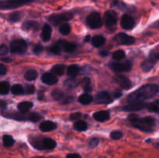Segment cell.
<instances>
[{
	"label": "cell",
	"mask_w": 159,
	"mask_h": 158,
	"mask_svg": "<svg viewBox=\"0 0 159 158\" xmlns=\"http://www.w3.org/2000/svg\"><path fill=\"white\" fill-rule=\"evenodd\" d=\"M104 18H105V24L107 29L111 30L114 29L117 23V15L116 12L113 10L107 11L105 12Z\"/></svg>",
	"instance_id": "8"
},
{
	"label": "cell",
	"mask_w": 159,
	"mask_h": 158,
	"mask_svg": "<svg viewBox=\"0 0 159 158\" xmlns=\"http://www.w3.org/2000/svg\"><path fill=\"white\" fill-rule=\"evenodd\" d=\"M158 86L156 85H145L130 93L127 97V102L129 103L144 102L146 99L152 98L158 93Z\"/></svg>",
	"instance_id": "1"
},
{
	"label": "cell",
	"mask_w": 159,
	"mask_h": 158,
	"mask_svg": "<svg viewBox=\"0 0 159 158\" xmlns=\"http://www.w3.org/2000/svg\"><path fill=\"white\" fill-rule=\"evenodd\" d=\"M43 97H44V95H43V91H39V93H38V99H39V100H41V99H43Z\"/></svg>",
	"instance_id": "53"
},
{
	"label": "cell",
	"mask_w": 159,
	"mask_h": 158,
	"mask_svg": "<svg viewBox=\"0 0 159 158\" xmlns=\"http://www.w3.org/2000/svg\"><path fill=\"white\" fill-rule=\"evenodd\" d=\"M110 112L108 111L96 112L93 114V118L98 122H103L110 119Z\"/></svg>",
	"instance_id": "19"
},
{
	"label": "cell",
	"mask_w": 159,
	"mask_h": 158,
	"mask_svg": "<svg viewBox=\"0 0 159 158\" xmlns=\"http://www.w3.org/2000/svg\"><path fill=\"white\" fill-rule=\"evenodd\" d=\"M32 158H53V157H45V156H35V157Z\"/></svg>",
	"instance_id": "57"
},
{
	"label": "cell",
	"mask_w": 159,
	"mask_h": 158,
	"mask_svg": "<svg viewBox=\"0 0 159 158\" xmlns=\"http://www.w3.org/2000/svg\"><path fill=\"white\" fill-rule=\"evenodd\" d=\"M90 40H91V37H90L89 35H88V36H86V37L85 38L84 41H85V43H88V42H89Z\"/></svg>",
	"instance_id": "54"
},
{
	"label": "cell",
	"mask_w": 159,
	"mask_h": 158,
	"mask_svg": "<svg viewBox=\"0 0 159 158\" xmlns=\"http://www.w3.org/2000/svg\"><path fill=\"white\" fill-rule=\"evenodd\" d=\"M7 73V68L5 65L0 64V75H4Z\"/></svg>",
	"instance_id": "49"
},
{
	"label": "cell",
	"mask_w": 159,
	"mask_h": 158,
	"mask_svg": "<svg viewBox=\"0 0 159 158\" xmlns=\"http://www.w3.org/2000/svg\"><path fill=\"white\" fill-rule=\"evenodd\" d=\"M8 51H9V49H8L6 45H0V55H6V54H7Z\"/></svg>",
	"instance_id": "46"
},
{
	"label": "cell",
	"mask_w": 159,
	"mask_h": 158,
	"mask_svg": "<svg viewBox=\"0 0 159 158\" xmlns=\"http://www.w3.org/2000/svg\"><path fill=\"white\" fill-rule=\"evenodd\" d=\"M135 25L134 20L128 14H124L120 20V26L124 29H133Z\"/></svg>",
	"instance_id": "12"
},
{
	"label": "cell",
	"mask_w": 159,
	"mask_h": 158,
	"mask_svg": "<svg viewBox=\"0 0 159 158\" xmlns=\"http://www.w3.org/2000/svg\"><path fill=\"white\" fill-rule=\"evenodd\" d=\"M20 19H21V13L20 12H13L9 15V20L13 23L15 22L20 21Z\"/></svg>",
	"instance_id": "39"
},
{
	"label": "cell",
	"mask_w": 159,
	"mask_h": 158,
	"mask_svg": "<svg viewBox=\"0 0 159 158\" xmlns=\"http://www.w3.org/2000/svg\"><path fill=\"white\" fill-rule=\"evenodd\" d=\"M99 144V139L98 138H93L89 143V147L90 148H95Z\"/></svg>",
	"instance_id": "45"
},
{
	"label": "cell",
	"mask_w": 159,
	"mask_h": 158,
	"mask_svg": "<svg viewBox=\"0 0 159 158\" xmlns=\"http://www.w3.org/2000/svg\"><path fill=\"white\" fill-rule=\"evenodd\" d=\"M121 95H122V94H121V93H116V94H114L115 98H119L120 96H121Z\"/></svg>",
	"instance_id": "55"
},
{
	"label": "cell",
	"mask_w": 159,
	"mask_h": 158,
	"mask_svg": "<svg viewBox=\"0 0 159 158\" xmlns=\"http://www.w3.org/2000/svg\"><path fill=\"white\" fill-rule=\"evenodd\" d=\"M65 71V66L63 64H56L54 66H53V68H51V71L53 74L57 76H61L63 75Z\"/></svg>",
	"instance_id": "25"
},
{
	"label": "cell",
	"mask_w": 159,
	"mask_h": 158,
	"mask_svg": "<svg viewBox=\"0 0 159 158\" xmlns=\"http://www.w3.org/2000/svg\"><path fill=\"white\" fill-rule=\"evenodd\" d=\"M114 78L115 81L119 84L120 86L122 88H124V89H130V88H131V81H130V79H129L128 77H126V76L120 74H118L115 76Z\"/></svg>",
	"instance_id": "13"
},
{
	"label": "cell",
	"mask_w": 159,
	"mask_h": 158,
	"mask_svg": "<svg viewBox=\"0 0 159 158\" xmlns=\"http://www.w3.org/2000/svg\"><path fill=\"white\" fill-rule=\"evenodd\" d=\"M35 92V87L34 85H26L24 88V93L26 94H34Z\"/></svg>",
	"instance_id": "43"
},
{
	"label": "cell",
	"mask_w": 159,
	"mask_h": 158,
	"mask_svg": "<svg viewBox=\"0 0 159 158\" xmlns=\"http://www.w3.org/2000/svg\"><path fill=\"white\" fill-rule=\"evenodd\" d=\"M33 107V102H23L18 105V109L20 112H27Z\"/></svg>",
	"instance_id": "27"
},
{
	"label": "cell",
	"mask_w": 159,
	"mask_h": 158,
	"mask_svg": "<svg viewBox=\"0 0 159 158\" xmlns=\"http://www.w3.org/2000/svg\"><path fill=\"white\" fill-rule=\"evenodd\" d=\"M41 81L43 83L48 85H54L58 81L56 75L53 74L52 73H44L41 77Z\"/></svg>",
	"instance_id": "16"
},
{
	"label": "cell",
	"mask_w": 159,
	"mask_h": 158,
	"mask_svg": "<svg viewBox=\"0 0 159 158\" xmlns=\"http://www.w3.org/2000/svg\"><path fill=\"white\" fill-rule=\"evenodd\" d=\"M34 1V0H0V9H14Z\"/></svg>",
	"instance_id": "4"
},
{
	"label": "cell",
	"mask_w": 159,
	"mask_h": 158,
	"mask_svg": "<svg viewBox=\"0 0 159 158\" xmlns=\"http://www.w3.org/2000/svg\"><path fill=\"white\" fill-rule=\"evenodd\" d=\"M106 43V39L105 37H103L102 36L98 35L95 36L92 38V44L93 45V46L95 47H101V46H103Z\"/></svg>",
	"instance_id": "23"
},
{
	"label": "cell",
	"mask_w": 159,
	"mask_h": 158,
	"mask_svg": "<svg viewBox=\"0 0 159 158\" xmlns=\"http://www.w3.org/2000/svg\"><path fill=\"white\" fill-rule=\"evenodd\" d=\"M93 101V97L91 94H88V93H85V94H82L80 97L79 98V102L82 105H89Z\"/></svg>",
	"instance_id": "28"
},
{
	"label": "cell",
	"mask_w": 159,
	"mask_h": 158,
	"mask_svg": "<svg viewBox=\"0 0 159 158\" xmlns=\"http://www.w3.org/2000/svg\"><path fill=\"white\" fill-rule=\"evenodd\" d=\"M10 90V85L7 81H0V94H6Z\"/></svg>",
	"instance_id": "34"
},
{
	"label": "cell",
	"mask_w": 159,
	"mask_h": 158,
	"mask_svg": "<svg viewBox=\"0 0 159 158\" xmlns=\"http://www.w3.org/2000/svg\"><path fill=\"white\" fill-rule=\"evenodd\" d=\"M80 71H81V69L78 65L72 64V65H70L69 67H68V69H67V74H68V75L70 76L71 77H75L76 76L79 74Z\"/></svg>",
	"instance_id": "24"
},
{
	"label": "cell",
	"mask_w": 159,
	"mask_h": 158,
	"mask_svg": "<svg viewBox=\"0 0 159 158\" xmlns=\"http://www.w3.org/2000/svg\"><path fill=\"white\" fill-rule=\"evenodd\" d=\"M81 85H82V86L83 87V88L86 92H89V91H92V88L90 87V79L88 78V77L84 78L81 81Z\"/></svg>",
	"instance_id": "37"
},
{
	"label": "cell",
	"mask_w": 159,
	"mask_h": 158,
	"mask_svg": "<svg viewBox=\"0 0 159 158\" xmlns=\"http://www.w3.org/2000/svg\"><path fill=\"white\" fill-rule=\"evenodd\" d=\"M110 136L113 139H120L123 136V133L120 131H118V130H115L113 131L110 133Z\"/></svg>",
	"instance_id": "42"
},
{
	"label": "cell",
	"mask_w": 159,
	"mask_h": 158,
	"mask_svg": "<svg viewBox=\"0 0 159 158\" xmlns=\"http://www.w3.org/2000/svg\"><path fill=\"white\" fill-rule=\"evenodd\" d=\"M38 77L37 71L35 70H29L24 74V77L26 81H34Z\"/></svg>",
	"instance_id": "30"
},
{
	"label": "cell",
	"mask_w": 159,
	"mask_h": 158,
	"mask_svg": "<svg viewBox=\"0 0 159 158\" xmlns=\"http://www.w3.org/2000/svg\"><path fill=\"white\" fill-rule=\"evenodd\" d=\"M43 46H42L41 44H37L34 47V50H33V51H34V53L35 54H41V53L43 52Z\"/></svg>",
	"instance_id": "44"
},
{
	"label": "cell",
	"mask_w": 159,
	"mask_h": 158,
	"mask_svg": "<svg viewBox=\"0 0 159 158\" xmlns=\"http://www.w3.org/2000/svg\"><path fill=\"white\" fill-rule=\"evenodd\" d=\"M95 102L98 104H107L111 102L110 95L107 91H101L96 94Z\"/></svg>",
	"instance_id": "17"
},
{
	"label": "cell",
	"mask_w": 159,
	"mask_h": 158,
	"mask_svg": "<svg viewBox=\"0 0 159 158\" xmlns=\"http://www.w3.org/2000/svg\"><path fill=\"white\" fill-rule=\"evenodd\" d=\"M6 117L11 118V119H16L20 121H26L28 120V116L29 114H26V112H13V113H7V114H3Z\"/></svg>",
	"instance_id": "20"
},
{
	"label": "cell",
	"mask_w": 159,
	"mask_h": 158,
	"mask_svg": "<svg viewBox=\"0 0 159 158\" xmlns=\"http://www.w3.org/2000/svg\"><path fill=\"white\" fill-rule=\"evenodd\" d=\"M11 92L13 94L20 95L24 93V88L20 85H14L11 87Z\"/></svg>",
	"instance_id": "35"
},
{
	"label": "cell",
	"mask_w": 159,
	"mask_h": 158,
	"mask_svg": "<svg viewBox=\"0 0 159 158\" xmlns=\"http://www.w3.org/2000/svg\"><path fill=\"white\" fill-rule=\"evenodd\" d=\"M73 100H74V97L69 96V97L65 98V99L61 101V103L64 104V105H65V104H69L71 103V102H73Z\"/></svg>",
	"instance_id": "48"
},
{
	"label": "cell",
	"mask_w": 159,
	"mask_h": 158,
	"mask_svg": "<svg viewBox=\"0 0 159 158\" xmlns=\"http://www.w3.org/2000/svg\"><path fill=\"white\" fill-rule=\"evenodd\" d=\"M74 128L75 129H76L77 131H85L88 128V125H87V123L85 122V121L82 120H78L75 122L74 124Z\"/></svg>",
	"instance_id": "29"
},
{
	"label": "cell",
	"mask_w": 159,
	"mask_h": 158,
	"mask_svg": "<svg viewBox=\"0 0 159 158\" xmlns=\"http://www.w3.org/2000/svg\"><path fill=\"white\" fill-rule=\"evenodd\" d=\"M71 27L69 23H64L62 24H61L60 27H59V32L62 35H68L71 33Z\"/></svg>",
	"instance_id": "31"
},
{
	"label": "cell",
	"mask_w": 159,
	"mask_h": 158,
	"mask_svg": "<svg viewBox=\"0 0 159 158\" xmlns=\"http://www.w3.org/2000/svg\"><path fill=\"white\" fill-rule=\"evenodd\" d=\"M99 54H100V56H102V57H107V56L110 54V53H109V51L107 50H101L100 52H99Z\"/></svg>",
	"instance_id": "51"
},
{
	"label": "cell",
	"mask_w": 159,
	"mask_h": 158,
	"mask_svg": "<svg viewBox=\"0 0 159 158\" xmlns=\"http://www.w3.org/2000/svg\"><path fill=\"white\" fill-rule=\"evenodd\" d=\"M22 27L25 30H37L40 26H39L37 22L34 21V20H29V21L25 22Z\"/></svg>",
	"instance_id": "22"
},
{
	"label": "cell",
	"mask_w": 159,
	"mask_h": 158,
	"mask_svg": "<svg viewBox=\"0 0 159 158\" xmlns=\"http://www.w3.org/2000/svg\"><path fill=\"white\" fill-rule=\"evenodd\" d=\"M130 123L135 128L144 132H152L155 124V119L152 117L139 118L136 115H130L129 117Z\"/></svg>",
	"instance_id": "2"
},
{
	"label": "cell",
	"mask_w": 159,
	"mask_h": 158,
	"mask_svg": "<svg viewBox=\"0 0 159 158\" xmlns=\"http://www.w3.org/2000/svg\"><path fill=\"white\" fill-rule=\"evenodd\" d=\"M6 108V102L3 100H0V109H5Z\"/></svg>",
	"instance_id": "52"
},
{
	"label": "cell",
	"mask_w": 159,
	"mask_h": 158,
	"mask_svg": "<svg viewBox=\"0 0 159 158\" xmlns=\"http://www.w3.org/2000/svg\"><path fill=\"white\" fill-rule=\"evenodd\" d=\"M79 81L75 77H71V78L65 81V83H64V85H65V88H68V89H72V88H76L79 85Z\"/></svg>",
	"instance_id": "26"
},
{
	"label": "cell",
	"mask_w": 159,
	"mask_h": 158,
	"mask_svg": "<svg viewBox=\"0 0 159 158\" xmlns=\"http://www.w3.org/2000/svg\"><path fill=\"white\" fill-rule=\"evenodd\" d=\"M66 158H82V156L79 153H68Z\"/></svg>",
	"instance_id": "50"
},
{
	"label": "cell",
	"mask_w": 159,
	"mask_h": 158,
	"mask_svg": "<svg viewBox=\"0 0 159 158\" xmlns=\"http://www.w3.org/2000/svg\"><path fill=\"white\" fill-rule=\"evenodd\" d=\"M81 116H82V114H81L80 112L71 113V114L70 115V119H71V120H76V119H79V118L81 117Z\"/></svg>",
	"instance_id": "47"
},
{
	"label": "cell",
	"mask_w": 159,
	"mask_h": 158,
	"mask_svg": "<svg viewBox=\"0 0 159 158\" xmlns=\"http://www.w3.org/2000/svg\"><path fill=\"white\" fill-rule=\"evenodd\" d=\"M2 60H3V61H6V62H8V61H9V58H2Z\"/></svg>",
	"instance_id": "56"
},
{
	"label": "cell",
	"mask_w": 159,
	"mask_h": 158,
	"mask_svg": "<svg viewBox=\"0 0 159 158\" xmlns=\"http://www.w3.org/2000/svg\"><path fill=\"white\" fill-rule=\"evenodd\" d=\"M74 16L72 12H66L60 14H53L49 17V22L54 26L62 24L64 23L69 21Z\"/></svg>",
	"instance_id": "5"
},
{
	"label": "cell",
	"mask_w": 159,
	"mask_h": 158,
	"mask_svg": "<svg viewBox=\"0 0 159 158\" xmlns=\"http://www.w3.org/2000/svg\"><path fill=\"white\" fill-rule=\"evenodd\" d=\"M86 23L91 29H99L103 24L100 14L97 12H91L87 16Z\"/></svg>",
	"instance_id": "6"
},
{
	"label": "cell",
	"mask_w": 159,
	"mask_h": 158,
	"mask_svg": "<svg viewBox=\"0 0 159 158\" xmlns=\"http://www.w3.org/2000/svg\"><path fill=\"white\" fill-rule=\"evenodd\" d=\"M158 101H156V103H150L149 105H146V108H148L149 112H158L159 110L158 107Z\"/></svg>",
	"instance_id": "40"
},
{
	"label": "cell",
	"mask_w": 159,
	"mask_h": 158,
	"mask_svg": "<svg viewBox=\"0 0 159 158\" xmlns=\"http://www.w3.org/2000/svg\"><path fill=\"white\" fill-rule=\"evenodd\" d=\"M39 128L42 132H50L57 128V124L52 121H43L40 124Z\"/></svg>",
	"instance_id": "18"
},
{
	"label": "cell",
	"mask_w": 159,
	"mask_h": 158,
	"mask_svg": "<svg viewBox=\"0 0 159 158\" xmlns=\"http://www.w3.org/2000/svg\"><path fill=\"white\" fill-rule=\"evenodd\" d=\"M41 119V116L40 114L37 112H31L29 113V116H28V120L31 121V122H37L38 121L40 120Z\"/></svg>",
	"instance_id": "38"
},
{
	"label": "cell",
	"mask_w": 159,
	"mask_h": 158,
	"mask_svg": "<svg viewBox=\"0 0 159 158\" xmlns=\"http://www.w3.org/2000/svg\"><path fill=\"white\" fill-rule=\"evenodd\" d=\"M51 33H52V28L49 24L46 23L43 25V29H42V40L43 42H48L51 39Z\"/></svg>",
	"instance_id": "21"
},
{
	"label": "cell",
	"mask_w": 159,
	"mask_h": 158,
	"mask_svg": "<svg viewBox=\"0 0 159 158\" xmlns=\"http://www.w3.org/2000/svg\"><path fill=\"white\" fill-rule=\"evenodd\" d=\"M116 40L119 44L132 45L135 43V39L124 33H120L116 36Z\"/></svg>",
	"instance_id": "11"
},
{
	"label": "cell",
	"mask_w": 159,
	"mask_h": 158,
	"mask_svg": "<svg viewBox=\"0 0 159 158\" xmlns=\"http://www.w3.org/2000/svg\"><path fill=\"white\" fill-rule=\"evenodd\" d=\"M51 95L56 101H62L65 98L64 92L60 89H54L51 93Z\"/></svg>",
	"instance_id": "32"
},
{
	"label": "cell",
	"mask_w": 159,
	"mask_h": 158,
	"mask_svg": "<svg viewBox=\"0 0 159 158\" xmlns=\"http://www.w3.org/2000/svg\"><path fill=\"white\" fill-rule=\"evenodd\" d=\"M125 57V52L122 50H118L113 52V59L115 60H120Z\"/></svg>",
	"instance_id": "36"
},
{
	"label": "cell",
	"mask_w": 159,
	"mask_h": 158,
	"mask_svg": "<svg viewBox=\"0 0 159 158\" xmlns=\"http://www.w3.org/2000/svg\"><path fill=\"white\" fill-rule=\"evenodd\" d=\"M49 51L53 54H59L61 51V49L60 46H59L57 43H56L55 45H53V46H50Z\"/></svg>",
	"instance_id": "41"
},
{
	"label": "cell",
	"mask_w": 159,
	"mask_h": 158,
	"mask_svg": "<svg viewBox=\"0 0 159 158\" xmlns=\"http://www.w3.org/2000/svg\"><path fill=\"white\" fill-rule=\"evenodd\" d=\"M146 105H147V104L144 102H133V103L128 104V105L123 107V110L126 112L140 111V110H142L143 108H146Z\"/></svg>",
	"instance_id": "14"
},
{
	"label": "cell",
	"mask_w": 159,
	"mask_h": 158,
	"mask_svg": "<svg viewBox=\"0 0 159 158\" xmlns=\"http://www.w3.org/2000/svg\"><path fill=\"white\" fill-rule=\"evenodd\" d=\"M3 145L6 147H11L15 143V140L10 135H5L2 138Z\"/></svg>",
	"instance_id": "33"
},
{
	"label": "cell",
	"mask_w": 159,
	"mask_h": 158,
	"mask_svg": "<svg viewBox=\"0 0 159 158\" xmlns=\"http://www.w3.org/2000/svg\"><path fill=\"white\" fill-rule=\"evenodd\" d=\"M30 142L34 148L39 150H53L57 146L56 141L48 137L34 136V137L30 138Z\"/></svg>",
	"instance_id": "3"
},
{
	"label": "cell",
	"mask_w": 159,
	"mask_h": 158,
	"mask_svg": "<svg viewBox=\"0 0 159 158\" xmlns=\"http://www.w3.org/2000/svg\"><path fill=\"white\" fill-rule=\"evenodd\" d=\"M158 59V55L157 53L154 52V51L151 53L148 58L147 60H144V61H143L142 64H141V68H142L143 71H144V72H148V71H150L151 70L154 68V66H155V64H156Z\"/></svg>",
	"instance_id": "9"
},
{
	"label": "cell",
	"mask_w": 159,
	"mask_h": 158,
	"mask_svg": "<svg viewBox=\"0 0 159 158\" xmlns=\"http://www.w3.org/2000/svg\"><path fill=\"white\" fill-rule=\"evenodd\" d=\"M27 50V44L23 40H16L11 42L10 51L12 54H23Z\"/></svg>",
	"instance_id": "7"
},
{
	"label": "cell",
	"mask_w": 159,
	"mask_h": 158,
	"mask_svg": "<svg viewBox=\"0 0 159 158\" xmlns=\"http://www.w3.org/2000/svg\"><path fill=\"white\" fill-rule=\"evenodd\" d=\"M110 67L115 72H125V71H129L131 69L132 63L129 60L124 61L123 63H120V62H112V63H110Z\"/></svg>",
	"instance_id": "10"
},
{
	"label": "cell",
	"mask_w": 159,
	"mask_h": 158,
	"mask_svg": "<svg viewBox=\"0 0 159 158\" xmlns=\"http://www.w3.org/2000/svg\"><path fill=\"white\" fill-rule=\"evenodd\" d=\"M57 43L60 46L61 49L68 53L73 52L77 47L75 43H70V42L65 41V40H59V41H57Z\"/></svg>",
	"instance_id": "15"
}]
</instances>
